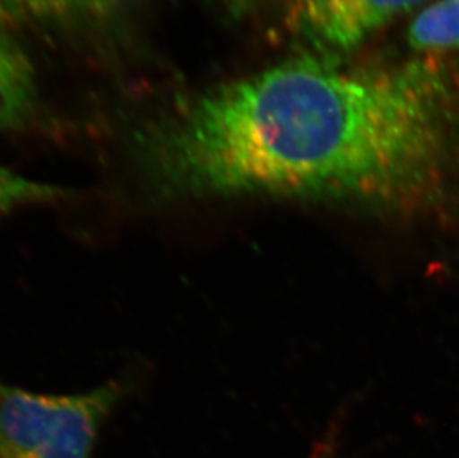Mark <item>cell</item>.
Here are the masks:
<instances>
[{"label": "cell", "mask_w": 459, "mask_h": 458, "mask_svg": "<svg viewBox=\"0 0 459 458\" xmlns=\"http://www.w3.org/2000/svg\"><path fill=\"white\" fill-rule=\"evenodd\" d=\"M442 124L427 76L299 57L208 88L134 137L158 201L230 197L377 199L420 185Z\"/></svg>", "instance_id": "obj_1"}, {"label": "cell", "mask_w": 459, "mask_h": 458, "mask_svg": "<svg viewBox=\"0 0 459 458\" xmlns=\"http://www.w3.org/2000/svg\"><path fill=\"white\" fill-rule=\"evenodd\" d=\"M122 393L119 381L70 396L30 393L0 381V458H91Z\"/></svg>", "instance_id": "obj_2"}, {"label": "cell", "mask_w": 459, "mask_h": 458, "mask_svg": "<svg viewBox=\"0 0 459 458\" xmlns=\"http://www.w3.org/2000/svg\"><path fill=\"white\" fill-rule=\"evenodd\" d=\"M425 0H289L300 31L320 47L351 49Z\"/></svg>", "instance_id": "obj_3"}, {"label": "cell", "mask_w": 459, "mask_h": 458, "mask_svg": "<svg viewBox=\"0 0 459 458\" xmlns=\"http://www.w3.org/2000/svg\"><path fill=\"white\" fill-rule=\"evenodd\" d=\"M128 0H0L8 31H92L117 24Z\"/></svg>", "instance_id": "obj_4"}, {"label": "cell", "mask_w": 459, "mask_h": 458, "mask_svg": "<svg viewBox=\"0 0 459 458\" xmlns=\"http://www.w3.org/2000/svg\"><path fill=\"white\" fill-rule=\"evenodd\" d=\"M39 106L33 61L13 31L0 27V131L24 130L31 126Z\"/></svg>", "instance_id": "obj_5"}, {"label": "cell", "mask_w": 459, "mask_h": 458, "mask_svg": "<svg viewBox=\"0 0 459 458\" xmlns=\"http://www.w3.org/2000/svg\"><path fill=\"white\" fill-rule=\"evenodd\" d=\"M408 42L415 51L459 49V0H438L411 22Z\"/></svg>", "instance_id": "obj_6"}, {"label": "cell", "mask_w": 459, "mask_h": 458, "mask_svg": "<svg viewBox=\"0 0 459 458\" xmlns=\"http://www.w3.org/2000/svg\"><path fill=\"white\" fill-rule=\"evenodd\" d=\"M74 197V190L36 182L0 167V217L29 204L54 203Z\"/></svg>", "instance_id": "obj_7"}, {"label": "cell", "mask_w": 459, "mask_h": 458, "mask_svg": "<svg viewBox=\"0 0 459 458\" xmlns=\"http://www.w3.org/2000/svg\"><path fill=\"white\" fill-rule=\"evenodd\" d=\"M201 2L210 4V6L225 9V11H230V13H235V11L238 13L239 9H243L244 4H246L244 0H201Z\"/></svg>", "instance_id": "obj_8"}]
</instances>
